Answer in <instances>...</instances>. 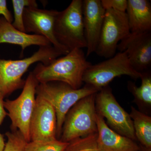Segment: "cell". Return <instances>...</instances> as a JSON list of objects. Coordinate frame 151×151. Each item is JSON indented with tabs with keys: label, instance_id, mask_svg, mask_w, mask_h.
<instances>
[{
	"label": "cell",
	"instance_id": "26",
	"mask_svg": "<svg viewBox=\"0 0 151 151\" xmlns=\"http://www.w3.org/2000/svg\"><path fill=\"white\" fill-rule=\"evenodd\" d=\"M5 144V141L4 135L0 132V151H4Z\"/></svg>",
	"mask_w": 151,
	"mask_h": 151
},
{
	"label": "cell",
	"instance_id": "16",
	"mask_svg": "<svg viewBox=\"0 0 151 151\" xmlns=\"http://www.w3.org/2000/svg\"><path fill=\"white\" fill-rule=\"evenodd\" d=\"M127 14L130 32H151V5L148 0H127Z\"/></svg>",
	"mask_w": 151,
	"mask_h": 151
},
{
	"label": "cell",
	"instance_id": "10",
	"mask_svg": "<svg viewBox=\"0 0 151 151\" xmlns=\"http://www.w3.org/2000/svg\"><path fill=\"white\" fill-rule=\"evenodd\" d=\"M56 132L57 117L54 108L46 100L36 95L30 123V141L47 142L58 139Z\"/></svg>",
	"mask_w": 151,
	"mask_h": 151
},
{
	"label": "cell",
	"instance_id": "11",
	"mask_svg": "<svg viewBox=\"0 0 151 151\" xmlns=\"http://www.w3.org/2000/svg\"><path fill=\"white\" fill-rule=\"evenodd\" d=\"M119 52H125L133 67L140 73L151 65V32H130L118 45Z\"/></svg>",
	"mask_w": 151,
	"mask_h": 151
},
{
	"label": "cell",
	"instance_id": "21",
	"mask_svg": "<svg viewBox=\"0 0 151 151\" xmlns=\"http://www.w3.org/2000/svg\"><path fill=\"white\" fill-rule=\"evenodd\" d=\"M68 144L58 139L47 142L30 141L27 144L24 151H64Z\"/></svg>",
	"mask_w": 151,
	"mask_h": 151
},
{
	"label": "cell",
	"instance_id": "3",
	"mask_svg": "<svg viewBox=\"0 0 151 151\" xmlns=\"http://www.w3.org/2000/svg\"><path fill=\"white\" fill-rule=\"evenodd\" d=\"M96 89L85 85L79 89H73L67 84L59 81L39 83L36 95L50 103L54 108L57 117L56 138L59 140L66 114L79 100L98 92Z\"/></svg>",
	"mask_w": 151,
	"mask_h": 151
},
{
	"label": "cell",
	"instance_id": "7",
	"mask_svg": "<svg viewBox=\"0 0 151 151\" xmlns=\"http://www.w3.org/2000/svg\"><path fill=\"white\" fill-rule=\"evenodd\" d=\"M123 75L137 79L142 73L133 67L125 52H119L105 61L90 65L84 72L83 81L99 91L114 78Z\"/></svg>",
	"mask_w": 151,
	"mask_h": 151
},
{
	"label": "cell",
	"instance_id": "27",
	"mask_svg": "<svg viewBox=\"0 0 151 151\" xmlns=\"http://www.w3.org/2000/svg\"><path fill=\"white\" fill-rule=\"evenodd\" d=\"M141 148H142V149H141V150L139 151H151V150H148V149L145 148L142 146H141Z\"/></svg>",
	"mask_w": 151,
	"mask_h": 151
},
{
	"label": "cell",
	"instance_id": "22",
	"mask_svg": "<svg viewBox=\"0 0 151 151\" xmlns=\"http://www.w3.org/2000/svg\"><path fill=\"white\" fill-rule=\"evenodd\" d=\"M5 135L7 142L4 151H24L28 142L19 130L6 132Z\"/></svg>",
	"mask_w": 151,
	"mask_h": 151
},
{
	"label": "cell",
	"instance_id": "15",
	"mask_svg": "<svg viewBox=\"0 0 151 151\" xmlns=\"http://www.w3.org/2000/svg\"><path fill=\"white\" fill-rule=\"evenodd\" d=\"M8 43L19 45L22 48L21 57L25 49L32 45L40 47L52 45L44 37L29 34L17 29L3 16L0 17V44Z\"/></svg>",
	"mask_w": 151,
	"mask_h": 151
},
{
	"label": "cell",
	"instance_id": "2",
	"mask_svg": "<svg viewBox=\"0 0 151 151\" xmlns=\"http://www.w3.org/2000/svg\"><path fill=\"white\" fill-rule=\"evenodd\" d=\"M64 55L52 45L40 47L29 57L19 60H5L0 57V92L4 97L17 89H23L25 80L22 77L29 68L35 63L44 65Z\"/></svg>",
	"mask_w": 151,
	"mask_h": 151
},
{
	"label": "cell",
	"instance_id": "24",
	"mask_svg": "<svg viewBox=\"0 0 151 151\" xmlns=\"http://www.w3.org/2000/svg\"><path fill=\"white\" fill-rule=\"evenodd\" d=\"M0 15H2L7 21L11 24L13 22V17L8 8L6 0H0Z\"/></svg>",
	"mask_w": 151,
	"mask_h": 151
},
{
	"label": "cell",
	"instance_id": "9",
	"mask_svg": "<svg viewBox=\"0 0 151 151\" xmlns=\"http://www.w3.org/2000/svg\"><path fill=\"white\" fill-rule=\"evenodd\" d=\"M130 33L126 12L112 9L105 10L95 53L98 56L107 59L114 56L119 42Z\"/></svg>",
	"mask_w": 151,
	"mask_h": 151
},
{
	"label": "cell",
	"instance_id": "8",
	"mask_svg": "<svg viewBox=\"0 0 151 151\" xmlns=\"http://www.w3.org/2000/svg\"><path fill=\"white\" fill-rule=\"evenodd\" d=\"M95 107L97 113L106 119L111 129L133 140L137 139L130 114L118 103L109 86L96 93Z\"/></svg>",
	"mask_w": 151,
	"mask_h": 151
},
{
	"label": "cell",
	"instance_id": "18",
	"mask_svg": "<svg viewBox=\"0 0 151 151\" xmlns=\"http://www.w3.org/2000/svg\"><path fill=\"white\" fill-rule=\"evenodd\" d=\"M141 86L138 87L133 82L128 83V89L132 93L136 102L145 106L151 105V75L148 70L142 72Z\"/></svg>",
	"mask_w": 151,
	"mask_h": 151
},
{
	"label": "cell",
	"instance_id": "12",
	"mask_svg": "<svg viewBox=\"0 0 151 151\" xmlns=\"http://www.w3.org/2000/svg\"><path fill=\"white\" fill-rule=\"evenodd\" d=\"M58 12L35 7L25 8L23 14L24 25L26 33L33 32L44 37L52 46L65 55L69 52L58 42L54 34L55 20Z\"/></svg>",
	"mask_w": 151,
	"mask_h": 151
},
{
	"label": "cell",
	"instance_id": "4",
	"mask_svg": "<svg viewBox=\"0 0 151 151\" xmlns=\"http://www.w3.org/2000/svg\"><path fill=\"white\" fill-rule=\"evenodd\" d=\"M54 34L58 42L68 52L86 48L83 1L73 0L65 9L58 12L55 20Z\"/></svg>",
	"mask_w": 151,
	"mask_h": 151
},
{
	"label": "cell",
	"instance_id": "1",
	"mask_svg": "<svg viewBox=\"0 0 151 151\" xmlns=\"http://www.w3.org/2000/svg\"><path fill=\"white\" fill-rule=\"evenodd\" d=\"M91 65L83 50L76 49L48 65L38 63L32 72L39 83L59 81L77 89L81 88L84 72Z\"/></svg>",
	"mask_w": 151,
	"mask_h": 151
},
{
	"label": "cell",
	"instance_id": "6",
	"mask_svg": "<svg viewBox=\"0 0 151 151\" xmlns=\"http://www.w3.org/2000/svg\"><path fill=\"white\" fill-rule=\"evenodd\" d=\"M39 82L32 72L25 80L22 91L14 100H4V106L11 119V131L19 130L28 142H30L29 126L36 102V89Z\"/></svg>",
	"mask_w": 151,
	"mask_h": 151
},
{
	"label": "cell",
	"instance_id": "23",
	"mask_svg": "<svg viewBox=\"0 0 151 151\" xmlns=\"http://www.w3.org/2000/svg\"><path fill=\"white\" fill-rule=\"evenodd\" d=\"M101 4L105 10L112 9L126 12L127 7V0H101Z\"/></svg>",
	"mask_w": 151,
	"mask_h": 151
},
{
	"label": "cell",
	"instance_id": "5",
	"mask_svg": "<svg viewBox=\"0 0 151 151\" xmlns=\"http://www.w3.org/2000/svg\"><path fill=\"white\" fill-rule=\"evenodd\" d=\"M96 94L84 97L70 108L64 119L60 140L69 143L97 133Z\"/></svg>",
	"mask_w": 151,
	"mask_h": 151
},
{
	"label": "cell",
	"instance_id": "25",
	"mask_svg": "<svg viewBox=\"0 0 151 151\" xmlns=\"http://www.w3.org/2000/svg\"><path fill=\"white\" fill-rule=\"evenodd\" d=\"M4 97L0 92V126L2 124L6 116H8L7 112L4 106Z\"/></svg>",
	"mask_w": 151,
	"mask_h": 151
},
{
	"label": "cell",
	"instance_id": "14",
	"mask_svg": "<svg viewBox=\"0 0 151 151\" xmlns=\"http://www.w3.org/2000/svg\"><path fill=\"white\" fill-rule=\"evenodd\" d=\"M97 143L101 151H139V146L132 139L116 133L108 127L105 119L97 113Z\"/></svg>",
	"mask_w": 151,
	"mask_h": 151
},
{
	"label": "cell",
	"instance_id": "13",
	"mask_svg": "<svg viewBox=\"0 0 151 151\" xmlns=\"http://www.w3.org/2000/svg\"><path fill=\"white\" fill-rule=\"evenodd\" d=\"M105 12L100 0L83 1V23L87 49L86 57L96 51Z\"/></svg>",
	"mask_w": 151,
	"mask_h": 151
},
{
	"label": "cell",
	"instance_id": "20",
	"mask_svg": "<svg viewBox=\"0 0 151 151\" xmlns=\"http://www.w3.org/2000/svg\"><path fill=\"white\" fill-rule=\"evenodd\" d=\"M12 2L14 13V21L12 24L17 29L25 32L23 23L25 9L29 7H38L37 3L35 0H12Z\"/></svg>",
	"mask_w": 151,
	"mask_h": 151
},
{
	"label": "cell",
	"instance_id": "17",
	"mask_svg": "<svg viewBox=\"0 0 151 151\" xmlns=\"http://www.w3.org/2000/svg\"><path fill=\"white\" fill-rule=\"evenodd\" d=\"M129 114L133 121L136 139L142 147L151 150V117L133 107L131 108Z\"/></svg>",
	"mask_w": 151,
	"mask_h": 151
},
{
	"label": "cell",
	"instance_id": "19",
	"mask_svg": "<svg viewBox=\"0 0 151 151\" xmlns=\"http://www.w3.org/2000/svg\"><path fill=\"white\" fill-rule=\"evenodd\" d=\"M97 133L77 138L68 143L64 151H101L97 143Z\"/></svg>",
	"mask_w": 151,
	"mask_h": 151
}]
</instances>
